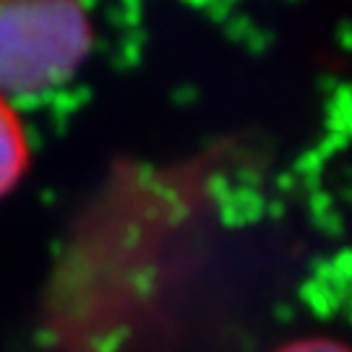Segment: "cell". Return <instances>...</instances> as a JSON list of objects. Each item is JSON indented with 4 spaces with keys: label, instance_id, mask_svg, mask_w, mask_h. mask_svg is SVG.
<instances>
[{
    "label": "cell",
    "instance_id": "1",
    "mask_svg": "<svg viewBox=\"0 0 352 352\" xmlns=\"http://www.w3.org/2000/svg\"><path fill=\"white\" fill-rule=\"evenodd\" d=\"M91 45V19L76 3L0 0V97L58 87Z\"/></svg>",
    "mask_w": 352,
    "mask_h": 352
},
{
    "label": "cell",
    "instance_id": "2",
    "mask_svg": "<svg viewBox=\"0 0 352 352\" xmlns=\"http://www.w3.org/2000/svg\"><path fill=\"white\" fill-rule=\"evenodd\" d=\"M29 139L24 123L6 97H0V199L19 186L29 170Z\"/></svg>",
    "mask_w": 352,
    "mask_h": 352
},
{
    "label": "cell",
    "instance_id": "3",
    "mask_svg": "<svg viewBox=\"0 0 352 352\" xmlns=\"http://www.w3.org/2000/svg\"><path fill=\"white\" fill-rule=\"evenodd\" d=\"M274 352H352V347L331 337H300V340L282 344Z\"/></svg>",
    "mask_w": 352,
    "mask_h": 352
}]
</instances>
